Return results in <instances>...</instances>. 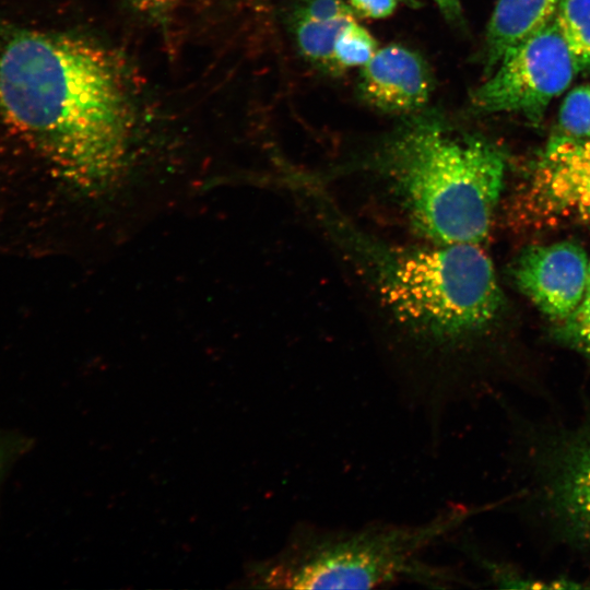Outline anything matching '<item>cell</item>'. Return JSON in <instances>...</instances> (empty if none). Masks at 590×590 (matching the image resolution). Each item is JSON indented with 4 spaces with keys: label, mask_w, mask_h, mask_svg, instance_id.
I'll return each instance as SVG.
<instances>
[{
    "label": "cell",
    "mask_w": 590,
    "mask_h": 590,
    "mask_svg": "<svg viewBox=\"0 0 590 590\" xmlns=\"http://www.w3.org/2000/svg\"><path fill=\"white\" fill-rule=\"evenodd\" d=\"M477 507L451 503L418 523L369 522L356 528L303 523L283 553L263 570L270 588L373 589L414 581L433 588L465 581L423 555L450 538Z\"/></svg>",
    "instance_id": "277c9868"
},
{
    "label": "cell",
    "mask_w": 590,
    "mask_h": 590,
    "mask_svg": "<svg viewBox=\"0 0 590 590\" xmlns=\"http://www.w3.org/2000/svg\"><path fill=\"white\" fill-rule=\"evenodd\" d=\"M522 199L540 223L570 220L590 227V140L552 137L532 168Z\"/></svg>",
    "instance_id": "52a82bcc"
},
{
    "label": "cell",
    "mask_w": 590,
    "mask_h": 590,
    "mask_svg": "<svg viewBox=\"0 0 590 590\" xmlns=\"http://www.w3.org/2000/svg\"><path fill=\"white\" fill-rule=\"evenodd\" d=\"M33 442L31 437L23 433L0 427V493L10 471L30 452Z\"/></svg>",
    "instance_id": "e0dca14e"
},
{
    "label": "cell",
    "mask_w": 590,
    "mask_h": 590,
    "mask_svg": "<svg viewBox=\"0 0 590 590\" xmlns=\"http://www.w3.org/2000/svg\"><path fill=\"white\" fill-rule=\"evenodd\" d=\"M246 1L259 8L260 5H263L267 0H246Z\"/></svg>",
    "instance_id": "7402d4cb"
},
{
    "label": "cell",
    "mask_w": 590,
    "mask_h": 590,
    "mask_svg": "<svg viewBox=\"0 0 590 590\" xmlns=\"http://www.w3.org/2000/svg\"><path fill=\"white\" fill-rule=\"evenodd\" d=\"M435 2L448 22H460L462 14L459 0H435Z\"/></svg>",
    "instance_id": "44dd1931"
},
{
    "label": "cell",
    "mask_w": 590,
    "mask_h": 590,
    "mask_svg": "<svg viewBox=\"0 0 590 590\" xmlns=\"http://www.w3.org/2000/svg\"><path fill=\"white\" fill-rule=\"evenodd\" d=\"M552 335L563 346L590 359V293L569 317L553 324Z\"/></svg>",
    "instance_id": "2e32d148"
},
{
    "label": "cell",
    "mask_w": 590,
    "mask_h": 590,
    "mask_svg": "<svg viewBox=\"0 0 590 590\" xmlns=\"http://www.w3.org/2000/svg\"><path fill=\"white\" fill-rule=\"evenodd\" d=\"M555 138L590 140V85L573 88L560 105Z\"/></svg>",
    "instance_id": "5bb4252c"
},
{
    "label": "cell",
    "mask_w": 590,
    "mask_h": 590,
    "mask_svg": "<svg viewBox=\"0 0 590 590\" xmlns=\"http://www.w3.org/2000/svg\"><path fill=\"white\" fill-rule=\"evenodd\" d=\"M139 13L155 22L164 23L176 7L178 0H127Z\"/></svg>",
    "instance_id": "d6986e66"
},
{
    "label": "cell",
    "mask_w": 590,
    "mask_h": 590,
    "mask_svg": "<svg viewBox=\"0 0 590 590\" xmlns=\"http://www.w3.org/2000/svg\"><path fill=\"white\" fill-rule=\"evenodd\" d=\"M461 546L463 553L483 571L486 580L496 588L555 590L582 588V585L566 577L544 580L529 576L526 573H521L520 568L512 564L483 555L474 545L467 541Z\"/></svg>",
    "instance_id": "7c38bea8"
},
{
    "label": "cell",
    "mask_w": 590,
    "mask_h": 590,
    "mask_svg": "<svg viewBox=\"0 0 590 590\" xmlns=\"http://www.w3.org/2000/svg\"><path fill=\"white\" fill-rule=\"evenodd\" d=\"M589 258L575 241L530 245L510 267L514 284L553 324L569 317L587 292Z\"/></svg>",
    "instance_id": "ba28073f"
},
{
    "label": "cell",
    "mask_w": 590,
    "mask_h": 590,
    "mask_svg": "<svg viewBox=\"0 0 590 590\" xmlns=\"http://www.w3.org/2000/svg\"><path fill=\"white\" fill-rule=\"evenodd\" d=\"M589 587H590V585H589Z\"/></svg>",
    "instance_id": "cb8c5ba5"
},
{
    "label": "cell",
    "mask_w": 590,
    "mask_h": 590,
    "mask_svg": "<svg viewBox=\"0 0 590 590\" xmlns=\"http://www.w3.org/2000/svg\"><path fill=\"white\" fill-rule=\"evenodd\" d=\"M133 109L119 63L92 40L22 30L0 44L4 118L82 185H104L121 172Z\"/></svg>",
    "instance_id": "6da1fadb"
},
{
    "label": "cell",
    "mask_w": 590,
    "mask_h": 590,
    "mask_svg": "<svg viewBox=\"0 0 590 590\" xmlns=\"http://www.w3.org/2000/svg\"><path fill=\"white\" fill-rule=\"evenodd\" d=\"M590 293V259L588 263V278H587V292L586 294Z\"/></svg>",
    "instance_id": "603a6c76"
},
{
    "label": "cell",
    "mask_w": 590,
    "mask_h": 590,
    "mask_svg": "<svg viewBox=\"0 0 590 590\" xmlns=\"http://www.w3.org/2000/svg\"><path fill=\"white\" fill-rule=\"evenodd\" d=\"M316 205L380 306L424 351L450 358L500 316L504 295L480 244H397L361 229L329 204Z\"/></svg>",
    "instance_id": "7a4b0ae2"
},
{
    "label": "cell",
    "mask_w": 590,
    "mask_h": 590,
    "mask_svg": "<svg viewBox=\"0 0 590 590\" xmlns=\"http://www.w3.org/2000/svg\"><path fill=\"white\" fill-rule=\"evenodd\" d=\"M355 19L318 20L293 13L292 31L305 59L321 69L338 72L334 45L341 31Z\"/></svg>",
    "instance_id": "8fae6325"
},
{
    "label": "cell",
    "mask_w": 590,
    "mask_h": 590,
    "mask_svg": "<svg viewBox=\"0 0 590 590\" xmlns=\"http://www.w3.org/2000/svg\"><path fill=\"white\" fill-rule=\"evenodd\" d=\"M581 68L554 19L502 60L471 103L479 113H517L536 123Z\"/></svg>",
    "instance_id": "5b68a950"
},
{
    "label": "cell",
    "mask_w": 590,
    "mask_h": 590,
    "mask_svg": "<svg viewBox=\"0 0 590 590\" xmlns=\"http://www.w3.org/2000/svg\"><path fill=\"white\" fill-rule=\"evenodd\" d=\"M355 13L369 17L382 19L393 13L399 0H350Z\"/></svg>",
    "instance_id": "ffe728a7"
},
{
    "label": "cell",
    "mask_w": 590,
    "mask_h": 590,
    "mask_svg": "<svg viewBox=\"0 0 590 590\" xmlns=\"http://www.w3.org/2000/svg\"><path fill=\"white\" fill-rule=\"evenodd\" d=\"M531 459L544 517L564 542L590 554V413L536 439Z\"/></svg>",
    "instance_id": "8992f818"
},
{
    "label": "cell",
    "mask_w": 590,
    "mask_h": 590,
    "mask_svg": "<svg viewBox=\"0 0 590 590\" xmlns=\"http://www.w3.org/2000/svg\"><path fill=\"white\" fill-rule=\"evenodd\" d=\"M555 20L582 67L590 66V0H558Z\"/></svg>",
    "instance_id": "4fadbf2b"
},
{
    "label": "cell",
    "mask_w": 590,
    "mask_h": 590,
    "mask_svg": "<svg viewBox=\"0 0 590 590\" xmlns=\"http://www.w3.org/2000/svg\"><path fill=\"white\" fill-rule=\"evenodd\" d=\"M433 79L425 60L399 44L377 49L363 66L358 94L364 103L382 113L413 115L428 102Z\"/></svg>",
    "instance_id": "9c48e42d"
},
{
    "label": "cell",
    "mask_w": 590,
    "mask_h": 590,
    "mask_svg": "<svg viewBox=\"0 0 590 590\" xmlns=\"http://www.w3.org/2000/svg\"><path fill=\"white\" fill-rule=\"evenodd\" d=\"M371 169L412 228L433 244H481L506 175L495 143L413 114L375 152Z\"/></svg>",
    "instance_id": "3957f363"
},
{
    "label": "cell",
    "mask_w": 590,
    "mask_h": 590,
    "mask_svg": "<svg viewBox=\"0 0 590 590\" xmlns=\"http://www.w3.org/2000/svg\"><path fill=\"white\" fill-rule=\"evenodd\" d=\"M377 49V42L370 33L353 21L339 34L334 45V58L340 70H343L366 64Z\"/></svg>",
    "instance_id": "9a60e30c"
},
{
    "label": "cell",
    "mask_w": 590,
    "mask_h": 590,
    "mask_svg": "<svg viewBox=\"0 0 590 590\" xmlns=\"http://www.w3.org/2000/svg\"><path fill=\"white\" fill-rule=\"evenodd\" d=\"M558 0H497L487 24L484 64L489 75L502 60L551 23Z\"/></svg>",
    "instance_id": "30bf717a"
},
{
    "label": "cell",
    "mask_w": 590,
    "mask_h": 590,
    "mask_svg": "<svg viewBox=\"0 0 590 590\" xmlns=\"http://www.w3.org/2000/svg\"><path fill=\"white\" fill-rule=\"evenodd\" d=\"M294 12L318 20L355 19L354 10L343 0H304Z\"/></svg>",
    "instance_id": "ac0fdd59"
}]
</instances>
